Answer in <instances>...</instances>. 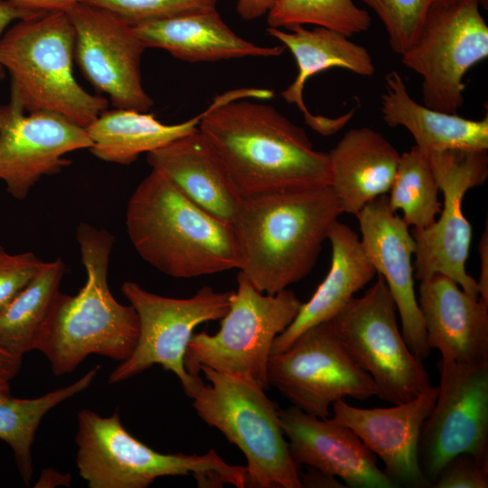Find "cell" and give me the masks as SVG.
<instances>
[{
  "instance_id": "f546056e",
  "label": "cell",
  "mask_w": 488,
  "mask_h": 488,
  "mask_svg": "<svg viewBox=\"0 0 488 488\" xmlns=\"http://www.w3.org/2000/svg\"><path fill=\"white\" fill-rule=\"evenodd\" d=\"M439 187L430 163L416 145L400 155L388 194L393 211H402V220L412 229L432 225L440 213Z\"/></svg>"
},
{
  "instance_id": "d6a6232c",
  "label": "cell",
  "mask_w": 488,
  "mask_h": 488,
  "mask_svg": "<svg viewBox=\"0 0 488 488\" xmlns=\"http://www.w3.org/2000/svg\"><path fill=\"white\" fill-rule=\"evenodd\" d=\"M105 9L131 26L187 13L216 8L218 0H78Z\"/></svg>"
},
{
  "instance_id": "836d02e7",
  "label": "cell",
  "mask_w": 488,
  "mask_h": 488,
  "mask_svg": "<svg viewBox=\"0 0 488 488\" xmlns=\"http://www.w3.org/2000/svg\"><path fill=\"white\" fill-rule=\"evenodd\" d=\"M43 263L33 252L10 254L0 245V312L29 284Z\"/></svg>"
},
{
  "instance_id": "b9f144b4",
  "label": "cell",
  "mask_w": 488,
  "mask_h": 488,
  "mask_svg": "<svg viewBox=\"0 0 488 488\" xmlns=\"http://www.w3.org/2000/svg\"><path fill=\"white\" fill-rule=\"evenodd\" d=\"M70 475L62 474L53 469H45L36 483L35 487H53L56 485H70Z\"/></svg>"
},
{
  "instance_id": "d590c367",
  "label": "cell",
  "mask_w": 488,
  "mask_h": 488,
  "mask_svg": "<svg viewBox=\"0 0 488 488\" xmlns=\"http://www.w3.org/2000/svg\"><path fill=\"white\" fill-rule=\"evenodd\" d=\"M42 13L45 12L32 11L11 2L0 0V43L4 33L14 22L33 17ZM5 74L0 61V81L5 79Z\"/></svg>"
},
{
  "instance_id": "9a60e30c",
  "label": "cell",
  "mask_w": 488,
  "mask_h": 488,
  "mask_svg": "<svg viewBox=\"0 0 488 488\" xmlns=\"http://www.w3.org/2000/svg\"><path fill=\"white\" fill-rule=\"evenodd\" d=\"M66 13L75 31L74 59L87 80L114 108L147 112L154 101L141 78L145 47L134 27L105 9L80 2Z\"/></svg>"
},
{
  "instance_id": "44dd1931",
  "label": "cell",
  "mask_w": 488,
  "mask_h": 488,
  "mask_svg": "<svg viewBox=\"0 0 488 488\" xmlns=\"http://www.w3.org/2000/svg\"><path fill=\"white\" fill-rule=\"evenodd\" d=\"M267 31L289 50L298 70L295 80L281 92L282 98L297 107L313 130L326 136L337 133L351 120L355 109L333 118L314 115L304 101L305 85L313 76L333 68L362 77L372 76L376 69L368 50L345 34L321 26L309 30L304 25H295L286 31L268 27Z\"/></svg>"
},
{
  "instance_id": "2e32d148",
  "label": "cell",
  "mask_w": 488,
  "mask_h": 488,
  "mask_svg": "<svg viewBox=\"0 0 488 488\" xmlns=\"http://www.w3.org/2000/svg\"><path fill=\"white\" fill-rule=\"evenodd\" d=\"M92 146L86 128L49 111L26 112L10 99L0 104V181L14 199H25L46 175L71 164L65 155Z\"/></svg>"
},
{
  "instance_id": "277c9868",
  "label": "cell",
  "mask_w": 488,
  "mask_h": 488,
  "mask_svg": "<svg viewBox=\"0 0 488 488\" xmlns=\"http://www.w3.org/2000/svg\"><path fill=\"white\" fill-rule=\"evenodd\" d=\"M76 238L85 285L74 296L60 293L34 345L48 359L55 376L72 372L91 354L121 362L131 355L139 335L135 308L120 304L109 290L113 235L81 222Z\"/></svg>"
},
{
  "instance_id": "5b68a950",
  "label": "cell",
  "mask_w": 488,
  "mask_h": 488,
  "mask_svg": "<svg viewBox=\"0 0 488 488\" xmlns=\"http://www.w3.org/2000/svg\"><path fill=\"white\" fill-rule=\"evenodd\" d=\"M75 31L66 12L17 21L0 43V61L11 78L10 99L26 112L59 114L86 128L108 99L92 95L72 72Z\"/></svg>"
},
{
  "instance_id": "ac0fdd59",
  "label": "cell",
  "mask_w": 488,
  "mask_h": 488,
  "mask_svg": "<svg viewBox=\"0 0 488 488\" xmlns=\"http://www.w3.org/2000/svg\"><path fill=\"white\" fill-rule=\"evenodd\" d=\"M437 386L414 399L389 408H360L344 399L333 404V421L352 429L376 456L384 463L383 473L397 485L431 488L418 463L421 427L431 412Z\"/></svg>"
},
{
  "instance_id": "d4e9b609",
  "label": "cell",
  "mask_w": 488,
  "mask_h": 488,
  "mask_svg": "<svg viewBox=\"0 0 488 488\" xmlns=\"http://www.w3.org/2000/svg\"><path fill=\"white\" fill-rule=\"evenodd\" d=\"M332 256L329 271L312 297L302 303L290 325L274 341L272 354L286 350L305 330L331 321L376 276L360 236L336 220L329 229Z\"/></svg>"
},
{
  "instance_id": "60d3db41",
  "label": "cell",
  "mask_w": 488,
  "mask_h": 488,
  "mask_svg": "<svg viewBox=\"0 0 488 488\" xmlns=\"http://www.w3.org/2000/svg\"><path fill=\"white\" fill-rule=\"evenodd\" d=\"M22 357L15 356L0 346V387L10 386L11 380L18 374Z\"/></svg>"
},
{
  "instance_id": "7a4b0ae2",
  "label": "cell",
  "mask_w": 488,
  "mask_h": 488,
  "mask_svg": "<svg viewBox=\"0 0 488 488\" xmlns=\"http://www.w3.org/2000/svg\"><path fill=\"white\" fill-rule=\"evenodd\" d=\"M342 213L330 185L243 196L230 222L239 272L265 294L286 289L312 271Z\"/></svg>"
},
{
  "instance_id": "8fae6325",
  "label": "cell",
  "mask_w": 488,
  "mask_h": 488,
  "mask_svg": "<svg viewBox=\"0 0 488 488\" xmlns=\"http://www.w3.org/2000/svg\"><path fill=\"white\" fill-rule=\"evenodd\" d=\"M121 290L137 314L139 335L131 355L111 372L109 383L124 381L159 364L178 378L186 392L200 375L189 373L184 363L194 329L221 320L229 310L232 291L203 286L190 297L174 298L151 293L133 281H125Z\"/></svg>"
},
{
  "instance_id": "ba28073f",
  "label": "cell",
  "mask_w": 488,
  "mask_h": 488,
  "mask_svg": "<svg viewBox=\"0 0 488 488\" xmlns=\"http://www.w3.org/2000/svg\"><path fill=\"white\" fill-rule=\"evenodd\" d=\"M237 283L219 331L192 335L185 368L198 375L205 366L266 390L273 343L294 321L302 302L287 288L273 295L260 292L241 272Z\"/></svg>"
},
{
  "instance_id": "ffe728a7",
  "label": "cell",
  "mask_w": 488,
  "mask_h": 488,
  "mask_svg": "<svg viewBox=\"0 0 488 488\" xmlns=\"http://www.w3.org/2000/svg\"><path fill=\"white\" fill-rule=\"evenodd\" d=\"M418 303L430 350L446 361L488 362V305L442 274L420 281Z\"/></svg>"
},
{
  "instance_id": "6da1fadb",
  "label": "cell",
  "mask_w": 488,
  "mask_h": 488,
  "mask_svg": "<svg viewBox=\"0 0 488 488\" xmlns=\"http://www.w3.org/2000/svg\"><path fill=\"white\" fill-rule=\"evenodd\" d=\"M274 90L231 89L206 108L199 131L217 152L241 196L329 186L327 153L317 151L305 131L275 108Z\"/></svg>"
},
{
  "instance_id": "8992f818",
  "label": "cell",
  "mask_w": 488,
  "mask_h": 488,
  "mask_svg": "<svg viewBox=\"0 0 488 488\" xmlns=\"http://www.w3.org/2000/svg\"><path fill=\"white\" fill-rule=\"evenodd\" d=\"M76 465L90 488H145L164 476H192L199 487L248 485L246 466L222 459L214 449L203 455L163 454L133 436L119 414L82 409L78 414Z\"/></svg>"
},
{
  "instance_id": "7402d4cb",
  "label": "cell",
  "mask_w": 488,
  "mask_h": 488,
  "mask_svg": "<svg viewBox=\"0 0 488 488\" xmlns=\"http://www.w3.org/2000/svg\"><path fill=\"white\" fill-rule=\"evenodd\" d=\"M143 45L187 62L244 57H277L285 46H260L239 36L216 8L153 20L133 26Z\"/></svg>"
},
{
  "instance_id": "5bb4252c",
  "label": "cell",
  "mask_w": 488,
  "mask_h": 488,
  "mask_svg": "<svg viewBox=\"0 0 488 488\" xmlns=\"http://www.w3.org/2000/svg\"><path fill=\"white\" fill-rule=\"evenodd\" d=\"M435 405L418 439V463L432 484L443 465L458 454L488 465V362L471 365L440 360Z\"/></svg>"
},
{
  "instance_id": "e575fe53",
  "label": "cell",
  "mask_w": 488,
  "mask_h": 488,
  "mask_svg": "<svg viewBox=\"0 0 488 488\" xmlns=\"http://www.w3.org/2000/svg\"><path fill=\"white\" fill-rule=\"evenodd\" d=\"M488 465L473 455L462 453L450 458L441 468L432 488H487Z\"/></svg>"
},
{
  "instance_id": "1f68e13d",
  "label": "cell",
  "mask_w": 488,
  "mask_h": 488,
  "mask_svg": "<svg viewBox=\"0 0 488 488\" xmlns=\"http://www.w3.org/2000/svg\"><path fill=\"white\" fill-rule=\"evenodd\" d=\"M371 8L383 23L391 50L401 55L418 37L435 0H359Z\"/></svg>"
},
{
  "instance_id": "74e56055",
  "label": "cell",
  "mask_w": 488,
  "mask_h": 488,
  "mask_svg": "<svg viewBox=\"0 0 488 488\" xmlns=\"http://www.w3.org/2000/svg\"><path fill=\"white\" fill-rule=\"evenodd\" d=\"M280 0H237V13L243 20L267 14Z\"/></svg>"
},
{
  "instance_id": "3957f363",
  "label": "cell",
  "mask_w": 488,
  "mask_h": 488,
  "mask_svg": "<svg viewBox=\"0 0 488 488\" xmlns=\"http://www.w3.org/2000/svg\"><path fill=\"white\" fill-rule=\"evenodd\" d=\"M126 227L138 255L161 273L191 278L238 268L231 223L152 169L128 200Z\"/></svg>"
},
{
  "instance_id": "cb8c5ba5",
  "label": "cell",
  "mask_w": 488,
  "mask_h": 488,
  "mask_svg": "<svg viewBox=\"0 0 488 488\" xmlns=\"http://www.w3.org/2000/svg\"><path fill=\"white\" fill-rule=\"evenodd\" d=\"M327 154L330 186L343 213L355 217L367 203L389 192L401 155L382 134L368 127L348 130Z\"/></svg>"
},
{
  "instance_id": "f35d334b",
  "label": "cell",
  "mask_w": 488,
  "mask_h": 488,
  "mask_svg": "<svg viewBox=\"0 0 488 488\" xmlns=\"http://www.w3.org/2000/svg\"><path fill=\"white\" fill-rule=\"evenodd\" d=\"M302 487L344 488L337 477L324 473L318 469L307 466L305 473H300Z\"/></svg>"
},
{
  "instance_id": "4316f807",
  "label": "cell",
  "mask_w": 488,
  "mask_h": 488,
  "mask_svg": "<svg viewBox=\"0 0 488 488\" xmlns=\"http://www.w3.org/2000/svg\"><path fill=\"white\" fill-rule=\"evenodd\" d=\"M148 112V111H147ZM135 109L103 110L87 127L89 151L97 158L122 165L199 129L206 109L183 122L166 125L154 114Z\"/></svg>"
},
{
  "instance_id": "ab89813d",
  "label": "cell",
  "mask_w": 488,
  "mask_h": 488,
  "mask_svg": "<svg viewBox=\"0 0 488 488\" xmlns=\"http://www.w3.org/2000/svg\"><path fill=\"white\" fill-rule=\"evenodd\" d=\"M36 12H67L78 0H5Z\"/></svg>"
},
{
  "instance_id": "83f0119b",
  "label": "cell",
  "mask_w": 488,
  "mask_h": 488,
  "mask_svg": "<svg viewBox=\"0 0 488 488\" xmlns=\"http://www.w3.org/2000/svg\"><path fill=\"white\" fill-rule=\"evenodd\" d=\"M61 258L44 262L29 284L0 312V346L19 357L32 350L60 295Z\"/></svg>"
},
{
  "instance_id": "4dcf8cb0",
  "label": "cell",
  "mask_w": 488,
  "mask_h": 488,
  "mask_svg": "<svg viewBox=\"0 0 488 488\" xmlns=\"http://www.w3.org/2000/svg\"><path fill=\"white\" fill-rule=\"evenodd\" d=\"M269 27L314 24L348 37L366 32L371 18L353 0H280L267 14Z\"/></svg>"
},
{
  "instance_id": "484cf974",
  "label": "cell",
  "mask_w": 488,
  "mask_h": 488,
  "mask_svg": "<svg viewBox=\"0 0 488 488\" xmlns=\"http://www.w3.org/2000/svg\"><path fill=\"white\" fill-rule=\"evenodd\" d=\"M380 111L389 127H405L426 156L449 150H488L487 115L474 120L421 105L409 96L397 70L385 76Z\"/></svg>"
},
{
  "instance_id": "ee69618b",
  "label": "cell",
  "mask_w": 488,
  "mask_h": 488,
  "mask_svg": "<svg viewBox=\"0 0 488 488\" xmlns=\"http://www.w3.org/2000/svg\"><path fill=\"white\" fill-rule=\"evenodd\" d=\"M441 1H455V0H441Z\"/></svg>"
},
{
  "instance_id": "603a6c76",
  "label": "cell",
  "mask_w": 488,
  "mask_h": 488,
  "mask_svg": "<svg viewBox=\"0 0 488 488\" xmlns=\"http://www.w3.org/2000/svg\"><path fill=\"white\" fill-rule=\"evenodd\" d=\"M146 161L196 204L231 222L242 196L225 164L199 129L147 153Z\"/></svg>"
},
{
  "instance_id": "e0dca14e",
  "label": "cell",
  "mask_w": 488,
  "mask_h": 488,
  "mask_svg": "<svg viewBox=\"0 0 488 488\" xmlns=\"http://www.w3.org/2000/svg\"><path fill=\"white\" fill-rule=\"evenodd\" d=\"M356 217L363 249L396 304L403 338L412 353L423 361L431 350L415 292L416 243L411 230L390 208L388 194L367 203Z\"/></svg>"
},
{
  "instance_id": "f1b7e54d",
  "label": "cell",
  "mask_w": 488,
  "mask_h": 488,
  "mask_svg": "<svg viewBox=\"0 0 488 488\" xmlns=\"http://www.w3.org/2000/svg\"><path fill=\"white\" fill-rule=\"evenodd\" d=\"M95 366L73 383L33 399L11 395L10 386L0 387V440L14 451L15 462L25 484L33 474L32 446L42 418L54 407L85 390L95 379Z\"/></svg>"
},
{
  "instance_id": "7bdbcfd3",
  "label": "cell",
  "mask_w": 488,
  "mask_h": 488,
  "mask_svg": "<svg viewBox=\"0 0 488 488\" xmlns=\"http://www.w3.org/2000/svg\"><path fill=\"white\" fill-rule=\"evenodd\" d=\"M480 6L487 9L488 8V0H478Z\"/></svg>"
},
{
  "instance_id": "8d00e7d4",
  "label": "cell",
  "mask_w": 488,
  "mask_h": 488,
  "mask_svg": "<svg viewBox=\"0 0 488 488\" xmlns=\"http://www.w3.org/2000/svg\"><path fill=\"white\" fill-rule=\"evenodd\" d=\"M480 255V276L477 281L479 298L488 305V223L486 221L485 230L482 234L478 246Z\"/></svg>"
},
{
  "instance_id": "52a82bcc",
  "label": "cell",
  "mask_w": 488,
  "mask_h": 488,
  "mask_svg": "<svg viewBox=\"0 0 488 488\" xmlns=\"http://www.w3.org/2000/svg\"><path fill=\"white\" fill-rule=\"evenodd\" d=\"M185 394L198 416L217 428L247 460L248 485L302 488L301 467L293 460L277 404L265 390L239 378L202 366Z\"/></svg>"
},
{
  "instance_id": "4fadbf2b",
  "label": "cell",
  "mask_w": 488,
  "mask_h": 488,
  "mask_svg": "<svg viewBox=\"0 0 488 488\" xmlns=\"http://www.w3.org/2000/svg\"><path fill=\"white\" fill-rule=\"evenodd\" d=\"M444 196L438 220L427 228L412 229L414 277L422 281L442 274L468 295L479 297L477 281L465 268L472 226L463 212V199L488 177L487 150H449L427 156Z\"/></svg>"
},
{
  "instance_id": "30bf717a",
  "label": "cell",
  "mask_w": 488,
  "mask_h": 488,
  "mask_svg": "<svg viewBox=\"0 0 488 488\" xmlns=\"http://www.w3.org/2000/svg\"><path fill=\"white\" fill-rule=\"evenodd\" d=\"M401 62L422 78L423 105L456 113L464 103V77L488 57V26L478 0H435Z\"/></svg>"
},
{
  "instance_id": "d6986e66",
  "label": "cell",
  "mask_w": 488,
  "mask_h": 488,
  "mask_svg": "<svg viewBox=\"0 0 488 488\" xmlns=\"http://www.w3.org/2000/svg\"><path fill=\"white\" fill-rule=\"evenodd\" d=\"M293 460L341 478L346 487L396 488L377 456L350 427L290 406L278 410Z\"/></svg>"
},
{
  "instance_id": "9c48e42d",
  "label": "cell",
  "mask_w": 488,
  "mask_h": 488,
  "mask_svg": "<svg viewBox=\"0 0 488 488\" xmlns=\"http://www.w3.org/2000/svg\"><path fill=\"white\" fill-rule=\"evenodd\" d=\"M397 306L380 275L361 297H352L329 321L356 364L392 405L414 399L431 386L423 361L407 345L398 326Z\"/></svg>"
},
{
  "instance_id": "7c38bea8",
  "label": "cell",
  "mask_w": 488,
  "mask_h": 488,
  "mask_svg": "<svg viewBox=\"0 0 488 488\" xmlns=\"http://www.w3.org/2000/svg\"><path fill=\"white\" fill-rule=\"evenodd\" d=\"M267 380L292 406L321 418L339 399L377 396L373 380L352 360L330 322L305 330L286 350L271 354Z\"/></svg>"
}]
</instances>
